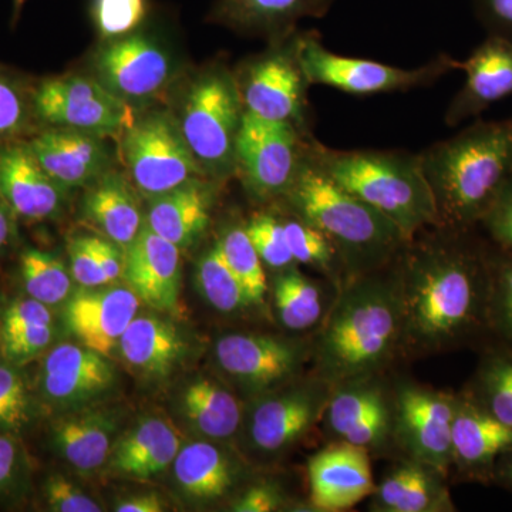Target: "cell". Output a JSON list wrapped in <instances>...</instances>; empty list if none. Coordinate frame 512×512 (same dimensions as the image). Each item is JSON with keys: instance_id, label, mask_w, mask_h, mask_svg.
I'll return each mask as SVG.
<instances>
[{"instance_id": "6da1fadb", "label": "cell", "mask_w": 512, "mask_h": 512, "mask_svg": "<svg viewBox=\"0 0 512 512\" xmlns=\"http://www.w3.org/2000/svg\"><path fill=\"white\" fill-rule=\"evenodd\" d=\"M436 231L409 241L396 259L402 346L417 352L454 348L487 329L488 249L471 241L470 231Z\"/></svg>"}, {"instance_id": "7a4b0ae2", "label": "cell", "mask_w": 512, "mask_h": 512, "mask_svg": "<svg viewBox=\"0 0 512 512\" xmlns=\"http://www.w3.org/2000/svg\"><path fill=\"white\" fill-rule=\"evenodd\" d=\"M382 269L343 284L322 320L311 359L316 377L332 387L372 375L402 346L399 275Z\"/></svg>"}, {"instance_id": "3957f363", "label": "cell", "mask_w": 512, "mask_h": 512, "mask_svg": "<svg viewBox=\"0 0 512 512\" xmlns=\"http://www.w3.org/2000/svg\"><path fill=\"white\" fill-rule=\"evenodd\" d=\"M439 228L470 231L512 178V117L476 120L419 154Z\"/></svg>"}, {"instance_id": "277c9868", "label": "cell", "mask_w": 512, "mask_h": 512, "mask_svg": "<svg viewBox=\"0 0 512 512\" xmlns=\"http://www.w3.org/2000/svg\"><path fill=\"white\" fill-rule=\"evenodd\" d=\"M282 198L293 217L329 238L350 279L386 268L409 244L389 218L336 184L316 163L309 146Z\"/></svg>"}, {"instance_id": "5b68a950", "label": "cell", "mask_w": 512, "mask_h": 512, "mask_svg": "<svg viewBox=\"0 0 512 512\" xmlns=\"http://www.w3.org/2000/svg\"><path fill=\"white\" fill-rule=\"evenodd\" d=\"M309 148L336 184L389 218L409 241L421 229L439 228L436 202L419 154L332 150L316 140Z\"/></svg>"}, {"instance_id": "8992f818", "label": "cell", "mask_w": 512, "mask_h": 512, "mask_svg": "<svg viewBox=\"0 0 512 512\" xmlns=\"http://www.w3.org/2000/svg\"><path fill=\"white\" fill-rule=\"evenodd\" d=\"M244 113L237 77L224 66L210 67L188 87L175 120L205 177L217 181L235 174Z\"/></svg>"}, {"instance_id": "52a82bcc", "label": "cell", "mask_w": 512, "mask_h": 512, "mask_svg": "<svg viewBox=\"0 0 512 512\" xmlns=\"http://www.w3.org/2000/svg\"><path fill=\"white\" fill-rule=\"evenodd\" d=\"M296 55L309 84L330 87L350 96H377L429 87L456 70L454 57L441 55L413 69L390 66L330 52L318 33H296Z\"/></svg>"}, {"instance_id": "ba28073f", "label": "cell", "mask_w": 512, "mask_h": 512, "mask_svg": "<svg viewBox=\"0 0 512 512\" xmlns=\"http://www.w3.org/2000/svg\"><path fill=\"white\" fill-rule=\"evenodd\" d=\"M121 157L131 184L150 200L194 178L205 177L177 120L164 111L136 117L121 134Z\"/></svg>"}, {"instance_id": "9c48e42d", "label": "cell", "mask_w": 512, "mask_h": 512, "mask_svg": "<svg viewBox=\"0 0 512 512\" xmlns=\"http://www.w3.org/2000/svg\"><path fill=\"white\" fill-rule=\"evenodd\" d=\"M35 121L43 127L69 128L103 138L121 137L136 120L130 103L93 76L63 74L32 89Z\"/></svg>"}, {"instance_id": "30bf717a", "label": "cell", "mask_w": 512, "mask_h": 512, "mask_svg": "<svg viewBox=\"0 0 512 512\" xmlns=\"http://www.w3.org/2000/svg\"><path fill=\"white\" fill-rule=\"evenodd\" d=\"M308 134L292 124L259 119L245 111L235 154V174L254 200L282 198L308 151Z\"/></svg>"}, {"instance_id": "8fae6325", "label": "cell", "mask_w": 512, "mask_h": 512, "mask_svg": "<svg viewBox=\"0 0 512 512\" xmlns=\"http://www.w3.org/2000/svg\"><path fill=\"white\" fill-rule=\"evenodd\" d=\"M237 77L245 111L259 119L292 124L308 134V79L296 55V32L265 55L252 59Z\"/></svg>"}, {"instance_id": "7c38bea8", "label": "cell", "mask_w": 512, "mask_h": 512, "mask_svg": "<svg viewBox=\"0 0 512 512\" xmlns=\"http://www.w3.org/2000/svg\"><path fill=\"white\" fill-rule=\"evenodd\" d=\"M92 70L94 79L133 104L163 93L173 80L175 63L157 37L134 32L103 42L94 53Z\"/></svg>"}, {"instance_id": "4fadbf2b", "label": "cell", "mask_w": 512, "mask_h": 512, "mask_svg": "<svg viewBox=\"0 0 512 512\" xmlns=\"http://www.w3.org/2000/svg\"><path fill=\"white\" fill-rule=\"evenodd\" d=\"M332 386L315 377L262 397L249 416L247 436L256 453H284L315 426L325 414Z\"/></svg>"}, {"instance_id": "5bb4252c", "label": "cell", "mask_w": 512, "mask_h": 512, "mask_svg": "<svg viewBox=\"0 0 512 512\" xmlns=\"http://www.w3.org/2000/svg\"><path fill=\"white\" fill-rule=\"evenodd\" d=\"M312 357L299 340L256 333H229L215 345L222 372L242 389L261 393L293 379Z\"/></svg>"}, {"instance_id": "9a60e30c", "label": "cell", "mask_w": 512, "mask_h": 512, "mask_svg": "<svg viewBox=\"0 0 512 512\" xmlns=\"http://www.w3.org/2000/svg\"><path fill=\"white\" fill-rule=\"evenodd\" d=\"M457 397L421 387H406L399 394L396 427L413 460L446 477L453 466V420Z\"/></svg>"}, {"instance_id": "2e32d148", "label": "cell", "mask_w": 512, "mask_h": 512, "mask_svg": "<svg viewBox=\"0 0 512 512\" xmlns=\"http://www.w3.org/2000/svg\"><path fill=\"white\" fill-rule=\"evenodd\" d=\"M116 382L109 357L74 343L47 352L39 372V394L47 406L72 410L93 402Z\"/></svg>"}, {"instance_id": "e0dca14e", "label": "cell", "mask_w": 512, "mask_h": 512, "mask_svg": "<svg viewBox=\"0 0 512 512\" xmlns=\"http://www.w3.org/2000/svg\"><path fill=\"white\" fill-rule=\"evenodd\" d=\"M456 70L463 72L466 80L444 114L448 127L477 119L498 101L512 96V42L487 35L467 59L457 60Z\"/></svg>"}, {"instance_id": "ac0fdd59", "label": "cell", "mask_w": 512, "mask_h": 512, "mask_svg": "<svg viewBox=\"0 0 512 512\" xmlns=\"http://www.w3.org/2000/svg\"><path fill=\"white\" fill-rule=\"evenodd\" d=\"M37 163L64 191L89 187L113 170V153L103 137L69 128L45 127L29 138Z\"/></svg>"}, {"instance_id": "d6986e66", "label": "cell", "mask_w": 512, "mask_h": 512, "mask_svg": "<svg viewBox=\"0 0 512 512\" xmlns=\"http://www.w3.org/2000/svg\"><path fill=\"white\" fill-rule=\"evenodd\" d=\"M313 510H350L376 493L372 466L366 448L346 441L329 444L308 463Z\"/></svg>"}, {"instance_id": "ffe728a7", "label": "cell", "mask_w": 512, "mask_h": 512, "mask_svg": "<svg viewBox=\"0 0 512 512\" xmlns=\"http://www.w3.org/2000/svg\"><path fill=\"white\" fill-rule=\"evenodd\" d=\"M84 289L67 299L64 322L83 346L110 357L138 315L140 299L128 286Z\"/></svg>"}, {"instance_id": "44dd1931", "label": "cell", "mask_w": 512, "mask_h": 512, "mask_svg": "<svg viewBox=\"0 0 512 512\" xmlns=\"http://www.w3.org/2000/svg\"><path fill=\"white\" fill-rule=\"evenodd\" d=\"M66 195L37 163L26 141H0V197L16 217L55 220L62 214Z\"/></svg>"}, {"instance_id": "7402d4cb", "label": "cell", "mask_w": 512, "mask_h": 512, "mask_svg": "<svg viewBox=\"0 0 512 512\" xmlns=\"http://www.w3.org/2000/svg\"><path fill=\"white\" fill-rule=\"evenodd\" d=\"M180 251L144 222L140 234L124 249L123 279L140 302L156 311H175L180 298Z\"/></svg>"}, {"instance_id": "603a6c76", "label": "cell", "mask_w": 512, "mask_h": 512, "mask_svg": "<svg viewBox=\"0 0 512 512\" xmlns=\"http://www.w3.org/2000/svg\"><path fill=\"white\" fill-rule=\"evenodd\" d=\"M453 464L473 477H493L495 464L512 450V429L470 396L457 397L453 420Z\"/></svg>"}, {"instance_id": "cb8c5ba5", "label": "cell", "mask_w": 512, "mask_h": 512, "mask_svg": "<svg viewBox=\"0 0 512 512\" xmlns=\"http://www.w3.org/2000/svg\"><path fill=\"white\" fill-rule=\"evenodd\" d=\"M215 200V181L200 177L151 200L148 227L175 247L187 249L207 232Z\"/></svg>"}, {"instance_id": "d4e9b609", "label": "cell", "mask_w": 512, "mask_h": 512, "mask_svg": "<svg viewBox=\"0 0 512 512\" xmlns=\"http://www.w3.org/2000/svg\"><path fill=\"white\" fill-rule=\"evenodd\" d=\"M335 0H217L212 22L238 32L282 40L295 33L303 19L328 15Z\"/></svg>"}, {"instance_id": "484cf974", "label": "cell", "mask_w": 512, "mask_h": 512, "mask_svg": "<svg viewBox=\"0 0 512 512\" xmlns=\"http://www.w3.org/2000/svg\"><path fill=\"white\" fill-rule=\"evenodd\" d=\"M180 448V431L170 420L147 416L114 444L107 463L117 476L150 480L173 466Z\"/></svg>"}, {"instance_id": "4316f807", "label": "cell", "mask_w": 512, "mask_h": 512, "mask_svg": "<svg viewBox=\"0 0 512 512\" xmlns=\"http://www.w3.org/2000/svg\"><path fill=\"white\" fill-rule=\"evenodd\" d=\"M82 212L84 220L103 238L126 249L143 228V215L131 181L117 171H107L87 187Z\"/></svg>"}, {"instance_id": "83f0119b", "label": "cell", "mask_w": 512, "mask_h": 512, "mask_svg": "<svg viewBox=\"0 0 512 512\" xmlns=\"http://www.w3.org/2000/svg\"><path fill=\"white\" fill-rule=\"evenodd\" d=\"M117 417L107 410H80L60 417L50 427V441L74 470L90 474L109 461Z\"/></svg>"}, {"instance_id": "f1b7e54d", "label": "cell", "mask_w": 512, "mask_h": 512, "mask_svg": "<svg viewBox=\"0 0 512 512\" xmlns=\"http://www.w3.org/2000/svg\"><path fill=\"white\" fill-rule=\"evenodd\" d=\"M187 345L173 323L157 316H136L121 336L119 352L131 369L147 377L170 375Z\"/></svg>"}, {"instance_id": "f546056e", "label": "cell", "mask_w": 512, "mask_h": 512, "mask_svg": "<svg viewBox=\"0 0 512 512\" xmlns=\"http://www.w3.org/2000/svg\"><path fill=\"white\" fill-rule=\"evenodd\" d=\"M444 476L413 460L393 470L376 488L375 510L386 512L454 511Z\"/></svg>"}, {"instance_id": "4dcf8cb0", "label": "cell", "mask_w": 512, "mask_h": 512, "mask_svg": "<svg viewBox=\"0 0 512 512\" xmlns=\"http://www.w3.org/2000/svg\"><path fill=\"white\" fill-rule=\"evenodd\" d=\"M55 338L52 308L36 299L10 302L0 316V353L19 367L43 355Z\"/></svg>"}, {"instance_id": "1f68e13d", "label": "cell", "mask_w": 512, "mask_h": 512, "mask_svg": "<svg viewBox=\"0 0 512 512\" xmlns=\"http://www.w3.org/2000/svg\"><path fill=\"white\" fill-rule=\"evenodd\" d=\"M173 467L178 487L197 501L220 500L237 483V464L210 441L181 446Z\"/></svg>"}, {"instance_id": "d6a6232c", "label": "cell", "mask_w": 512, "mask_h": 512, "mask_svg": "<svg viewBox=\"0 0 512 512\" xmlns=\"http://www.w3.org/2000/svg\"><path fill=\"white\" fill-rule=\"evenodd\" d=\"M181 414L195 433L210 440H229L241 427L242 404L224 384L198 377L184 387Z\"/></svg>"}, {"instance_id": "836d02e7", "label": "cell", "mask_w": 512, "mask_h": 512, "mask_svg": "<svg viewBox=\"0 0 512 512\" xmlns=\"http://www.w3.org/2000/svg\"><path fill=\"white\" fill-rule=\"evenodd\" d=\"M274 301L279 322L292 332L313 328L325 315L319 285L303 275L295 265L282 269L275 276Z\"/></svg>"}, {"instance_id": "e575fe53", "label": "cell", "mask_w": 512, "mask_h": 512, "mask_svg": "<svg viewBox=\"0 0 512 512\" xmlns=\"http://www.w3.org/2000/svg\"><path fill=\"white\" fill-rule=\"evenodd\" d=\"M20 278L26 295L45 305H60L70 298L73 278L63 259L52 252L28 248L20 255Z\"/></svg>"}, {"instance_id": "d590c367", "label": "cell", "mask_w": 512, "mask_h": 512, "mask_svg": "<svg viewBox=\"0 0 512 512\" xmlns=\"http://www.w3.org/2000/svg\"><path fill=\"white\" fill-rule=\"evenodd\" d=\"M198 288L212 308L225 315L245 311L252 305L244 286L229 269L215 244L201 256L197 265Z\"/></svg>"}, {"instance_id": "8d00e7d4", "label": "cell", "mask_w": 512, "mask_h": 512, "mask_svg": "<svg viewBox=\"0 0 512 512\" xmlns=\"http://www.w3.org/2000/svg\"><path fill=\"white\" fill-rule=\"evenodd\" d=\"M470 396L512 429V348L484 357Z\"/></svg>"}, {"instance_id": "74e56055", "label": "cell", "mask_w": 512, "mask_h": 512, "mask_svg": "<svg viewBox=\"0 0 512 512\" xmlns=\"http://www.w3.org/2000/svg\"><path fill=\"white\" fill-rule=\"evenodd\" d=\"M217 245L229 269L244 286L252 305H264L266 293H268L264 262L252 245L245 231V225L244 227L234 225L225 229Z\"/></svg>"}, {"instance_id": "f35d334b", "label": "cell", "mask_w": 512, "mask_h": 512, "mask_svg": "<svg viewBox=\"0 0 512 512\" xmlns=\"http://www.w3.org/2000/svg\"><path fill=\"white\" fill-rule=\"evenodd\" d=\"M339 390L330 394L326 406L325 421L328 429L339 440L357 424L362 423L373 414L389 409L382 392L370 384H348L338 386Z\"/></svg>"}, {"instance_id": "ab89813d", "label": "cell", "mask_w": 512, "mask_h": 512, "mask_svg": "<svg viewBox=\"0 0 512 512\" xmlns=\"http://www.w3.org/2000/svg\"><path fill=\"white\" fill-rule=\"evenodd\" d=\"M282 222L296 264L313 266L342 288L343 284L339 278L342 272H345V268L329 238L318 228L293 215Z\"/></svg>"}, {"instance_id": "60d3db41", "label": "cell", "mask_w": 512, "mask_h": 512, "mask_svg": "<svg viewBox=\"0 0 512 512\" xmlns=\"http://www.w3.org/2000/svg\"><path fill=\"white\" fill-rule=\"evenodd\" d=\"M487 329L512 348V251H488Z\"/></svg>"}, {"instance_id": "b9f144b4", "label": "cell", "mask_w": 512, "mask_h": 512, "mask_svg": "<svg viewBox=\"0 0 512 512\" xmlns=\"http://www.w3.org/2000/svg\"><path fill=\"white\" fill-rule=\"evenodd\" d=\"M20 367L0 362V433L18 436L35 416V402Z\"/></svg>"}, {"instance_id": "7bdbcfd3", "label": "cell", "mask_w": 512, "mask_h": 512, "mask_svg": "<svg viewBox=\"0 0 512 512\" xmlns=\"http://www.w3.org/2000/svg\"><path fill=\"white\" fill-rule=\"evenodd\" d=\"M33 121L32 89L0 67V141L25 136Z\"/></svg>"}, {"instance_id": "ee69618b", "label": "cell", "mask_w": 512, "mask_h": 512, "mask_svg": "<svg viewBox=\"0 0 512 512\" xmlns=\"http://www.w3.org/2000/svg\"><path fill=\"white\" fill-rule=\"evenodd\" d=\"M150 10L148 0H92L90 18L103 42L137 32Z\"/></svg>"}, {"instance_id": "f6af8a7d", "label": "cell", "mask_w": 512, "mask_h": 512, "mask_svg": "<svg viewBox=\"0 0 512 512\" xmlns=\"http://www.w3.org/2000/svg\"><path fill=\"white\" fill-rule=\"evenodd\" d=\"M245 231L264 265L282 271L296 264L286 239L284 222L279 218L256 214L245 225Z\"/></svg>"}, {"instance_id": "bcb514c9", "label": "cell", "mask_w": 512, "mask_h": 512, "mask_svg": "<svg viewBox=\"0 0 512 512\" xmlns=\"http://www.w3.org/2000/svg\"><path fill=\"white\" fill-rule=\"evenodd\" d=\"M45 500L50 510L57 512H100L103 507L82 488L62 476L47 478Z\"/></svg>"}, {"instance_id": "7dc6e473", "label": "cell", "mask_w": 512, "mask_h": 512, "mask_svg": "<svg viewBox=\"0 0 512 512\" xmlns=\"http://www.w3.org/2000/svg\"><path fill=\"white\" fill-rule=\"evenodd\" d=\"M70 274L74 282L83 288L107 286V279L101 271L94 254L90 235L74 237L69 242Z\"/></svg>"}, {"instance_id": "c3c4849f", "label": "cell", "mask_w": 512, "mask_h": 512, "mask_svg": "<svg viewBox=\"0 0 512 512\" xmlns=\"http://www.w3.org/2000/svg\"><path fill=\"white\" fill-rule=\"evenodd\" d=\"M480 225L498 247L512 251V178L504 185Z\"/></svg>"}, {"instance_id": "681fc988", "label": "cell", "mask_w": 512, "mask_h": 512, "mask_svg": "<svg viewBox=\"0 0 512 512\" xmlns=\"http://www.w3.org/2000/svg\"><path fill=\"white\" fill-rule=\"evenodd\" d=\"M474 13L487 35L512 42V0H474Z\"/></svg>"}, {"instance_id": "f907efd6", "label": "cell", "mask_w": 512, "mask_h": 512, "mask_svg": "<svg viewBox=\"0 0 512 512\" xmlns=\"http://www.w3.org/2000/svg\"><path fill=\"white\" fill-rule=\"evenodd\" d=\"M15 437L0 433V495L10 493L22 477V450Z\"/></svg>"}, {"instance_id": "816d5d0a", "label": "cell", "mask_w": 512, "mask_h": 512, "mask_svg": "<svg viewBox=\"0 0 512 512\" xmlns=\"http://www.w3.org/2000/svg\"><path fill=\"white\" fill-rule=\"evenodd\" d=\"M390 427H392V414L389 409H386L357 424L340 440L367 450V448L379 444L389 433Z\"/></svg>"}, {"instance_id": "f5cc1de1", "label": "cell", "mask_w": 512, "mask_h": 512, "mask_svg": "<svg viewBox=\"0 0 512 512\" xmlns=\"http://www.w3.org/2000/svg\"><path fill=\"white\" fill-rule=\"evenodd\" d=\"M282 505V494L275 485L256 484L244 491L231 505L235 512H271Z\"/></svg>"}, {"instance_id": "db71d44e", "label": "cell", "mask_w": 512, "mask_h": 512, "mask_svg": "<svg viewBox=\"0 0 512 512\" xmlns=\"http://www.w3.org/2000/svg\"><path fill=\"white\" fill-rule=\"evenodd\" d=\"M90 242L107 284H116L124 275V249L107 238L92 237Z\"/></svg>"}, {"instance_id": "11a10c76", "label": "cell", "mask_w": 512, "mask_h": 512, "mask_svg": "<svg viewBox=\"0 0 512 512\" xmlns=\"http://www.w3.org/2000/svg\"><path fill=\"white\" fill-rule=\"evenodd\" d=\"M117 512H163L165 503L160 494L146 493L126 498L116 505Z\"/></svg>"}, {"instance_id": "9f6ffc18", "label": "cell", "mask_w": 512, "mask_h": 512, "mask_svg": "<svg viewBox=\"0 0 512 512\" xmlns=\"http://www.w3.org/2000/svg\"><path fill=\"white\" fill-rule=\"evenodd\" d=\"M16 218L18 217L15 212L10 210L9 205L0 197V254L15 242L18 235Z\"/></svg>"}, {"instance_id": "6f0895ef", "label": "cell", "mask_w": 512, "mask_h": 512, "mask_svg": "<svg viewBox=\"0 0 512 512\" xmlns=\"http://www.w3.org/2000/svg\"><path fill=\"white\" fill-rule=\"evenodd\" d=\"M493 477L498 483L512 490V450L500 457L494 468Z\"/></svg>"}, {"instance_id": "680465c9", "label": "cell", "mask_w": 512, "mask_h": 512, "mask_svg": "<svg viewBox=\"0 0 512 512\" xmlns=\"http://www.w3.org/2000/svg\"><path fill=\"white\" fill-rule=\"evenodd\" d=\"M28 0H13V25H16L22 13L23 6L26 5Z\"/></svg>"}]
</instances>
